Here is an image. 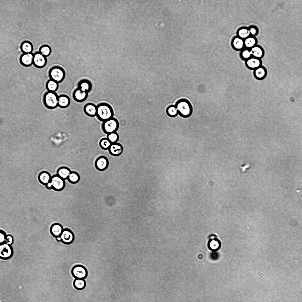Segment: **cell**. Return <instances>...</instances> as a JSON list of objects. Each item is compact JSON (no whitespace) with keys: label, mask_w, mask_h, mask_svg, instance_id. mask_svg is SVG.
Returning <instances> with one entry per match:
<instances>
[{"label":"cell","mask_w":302,"mask_h":302,"mask_svg":"<svg viewBox=\"0 0 302 302\" xmlns=\"http://www.w3.org/2000/svg\"><path fill=\"white\" fill-rule=\"evenodd\" d=\"M114 111L112 106L108 103L102 102L97 105L96 116L103 122L113 117Z\"/></svg>","instance_id":"6da1fadb"},{"label":"cell","mask_w":302,"mask_h":302,"mask_svg":"<svg viewBox=\"0 0 302 302\" xmlns=\"http://www.w3.org/2000/svg\"><path fill=\"white\" fill-rule=\"evenodd\" d=\"M175 105L178 115L183 118H187L192 114L193 108L190 102L187 99H181L178 100Z\"/></svg>","instance_id":"7a4b0ae2"},{"label":"cell","mask_w":302,"mask_h":302,"mask_svg":"<svg viewBox=\"0 0 302 302\" xmlns=\"http://www.w3.org/2000/svg\"><path fill=\"white\" fill-rule=\"evenodd\" d=\"M58 96L55 92L47 91L43 95V101L45 106L53 109L58 106Z\"/></svg>","instance_id":"3957f363"},{"label":"cell","mask_w":302,"mask_h":302,"mask_svg":"<svg viewBox=\"0 0 302 302\" xmlns=\"http://www.w3.org/2000/svg\"><path fill=\"white\" fill-rule=\"evenodd\" d=\"M48 75L50 79L59 83L64 79L65 73L64 70L62 67L59 66H54L50 69Z\"/></svg>","instance_id":"277c9868"},{"label":"cell","mask_w":302,"mask_h":302,"mask_svg":"<svg viewBox=\"0 0 302 302\" xmlns=\"http://www.w3.org/2000/svg\"><path fill=\"white\" fill-rule=\"evenodd\" d=\"M119 127L118 120L114 117L103 122L102 125L103 131L107 134L116 132Z\"/></svg>","instance_id":"5b68a950"},{"label":"cell","mask_w":302,"mask_h":302,"mask_svg":"<svg viewBox=\"0 0 302 302\" xmlns=\"http://www.w3.org/2000/svg\"><path fill=\"white\" fill-rule=\"evenodd\" d=\"M49 188H52L57 191H60L64 188L65 186V180L57 175H55L51 177L50 182L47 185Z\"/></svg>","instance_id":"8992f818"},{"label":"cell","mask_w":302,"mask_h":302,"mask_svg":"<svg viewBox=\"0 0 302 302\" xmlns=\"http://www.w3.org/2000/svg\"><path fill=\"white\" fill-rule=\"evenodd\" d=\"M71 273L75 279H83L86 278L88 274L86 268L81 265H76L73 266L71 270Z\"/></svg>","instance_id":"52a82bcc"},{"label":"cell","mask_w":302,"mask_h":302,"mask_svg":"<svg viewBox=\"0 0 302 302\" xmlns=\"http://www.w3.org/2000/svg\"><path fill=\"white\" fill-rule=\"evenodd\" d=\"M208 239L207 246L209 250L215 252L219 250L221 242L216 235L211 234L209 236Z\"/></svg>","instance_id":"ba28073f"},{"label":"cell","mask_w":302,"mask_h":302,"mask_svg":"<svg viewBox=\"0 0 302 302\" xmlns=\"http://www.w3.org/2000/svg\"><path fill=\"white\" fill-rule=\"evenodd\" d=\"M47 63L46 57L42 55L39 51L34 53L33 64L37 68L44 67Z\"/></svg>","instance_id":"9c48e42d"},{"label":"cell","mask_w":302,"mask_h":302,"mask_svg":"<svg viewBox=\"0 0 302 302\" xmlns=\"http://www.w3.org/2000/svg\"><path fill=\"white\" fill-rule=\"evenodd\" d=\"M109 165V161L107 157L104 156L99 157L95 162V166L96 169L100 171L106 170Z\"/></svg>","instance_id":"30bf717a"},{"label":"cell","mask_w":302,"mask_h":302,"mask_svg":"<svg viewBox=\"0 0 302 302\" xmlns=\"http://www.w3.org/2000/svg\"><path fill=\"white\" fill-rule=\"evenodd\" d=\"M60 237L61 241L65 244H70L72 243L74 239L73 233L68 229H64Z\"/></svg>","instance_id":"8fae6325"},{"label":"cell","mask_w":302,"mask_h":302,"mask_svg":"<svg viewBox=\"0 0 302 302\" xmlns=\"http://www.w3.org/2000/svg\"><path fill=\"white\" fill-rule=\"evenodd\" d=\"M34 53H23L20 57L19 60L21 65L24 67L31 66L33 63Z\"/></svg>","instance_id":"7c38bea8"},{"label":"cell","mask_w":302,"mask_h":302,"mask_svg":"<svg viewBox=\"0 0 302 302\" xmlns=\"http://www.w3.org/2000/svg\"><path fill=\"white\" fill-rule=\"evenodd\" d=\"M88 93L83 91L77 88L73 91V97L78 102H82L85 101L88 96Z\"/></svg>","instance_id":"4fadbf2b"},{"label":"cell","mask_w":302,"mask_h":302,"mask_svg":"<svg viewBox=\"0 0 302 302\" xmlns=\"http://www.w3.org/2000/svg\"><path fill=\"white\" fill-rule=\"evenodd\" d=\"M245 64L248 69L254 70L262 65L261 59L252 57L245 60Z\"/></svg>","instance_id":"5bb4252c"},{"label":"cell","mask_w":302,"mask_h":302,"mask_svg":"<svg viewBox=\"0 0 302 302\" xmlns=\"http://www.w3.org/2000/svg\"><path fill=\"white\" fill-rule=\"evenodd\" d=\"M123 150V146L121 144L116 142L111 144L108 150L111 155L118 156L122 153Z\"/></svg>","instance_id":"9a60e30c"},{"label":"cell","mask_w":302,"mask_h":302,"mask_svg":"<svg viewBox=\"0 0 302 302\" xmlns=\"http://www.w3.org/2000/svg\"><path fill=\"white\" fill-rule=\"evenodd\" d=\"M83 109L84 113L87 116L91 117L96 116L97 106L94 104L89 103L86 104Z\"/></svg>","instance_id":"2e32d148"},{"label":"cell","mask_w":302,"mask_h":302,"mask_svg":"<svg viewBox=\"0 0 302 302\" xmlns=\"http://www.w3.org/2000/svg\"><path fill=\"white\" fill-rule=\"evenodd\" d=\"M253 75L257 80H262L267 76V71L265 67L262 65L253 70Z\"/></svg>","instance_id":"e0dca14e"},{"label":"cell","mask_w":302,"mask_h":302,"mask_svg":"<svg viewBox=\"0 0 302 302\" xmlns=\"http://www.w3.org/2000/svg\"><path fill=\"white\" fill-rule=\"evenodd\" d=\"M78 88L83 91L88 93L92 88V84L89 80L84 79L81 80L78 82Z\"/></svg>","instance_id":"ac0fdd59"},{"label":"cell","mask_w":302,"mask_h":302,"mask_svg":"<svg viewBox=\"0 0 302 302\" xmlns=\"http://www.w3.org/2000/svg\"><path fill=\"white\" fill-rule=\"evenodd\" d=\"M252 57L261 59L265 54V51L263 48L261 46L257 45L250 49Z\"/></svg>","instance_id":"d6986e66"},{"label":"cell","mask_w":302,"mask_h":302,"mask_svg":"<svg viewBox=\"0 0 302 302\" xmlns=\"http://www.w3.org/2000/svg\"><path fill=\"white\" fill-rule=\"evenodd\" d=\"M70 103V100L69 97L65 94H61L58 96V106L62 108H65L68 107Z\"/></svg>","instance_id":"ffe728a7"},{"label":"cell","mask_w":302,"mask_h":302,"mask_svg":"<svg viewBox=\"0 0 302 302\" xmlns=\"http://www.w3.org/2000/svg\"><path fill=\"white\" fill-rule=\"evenodd\" d=\"M232 45L233 47L237 50H242L245 48L244 40L237 36L233 39Z\"/></svg>","instance_id":"44dd1931"},{"label":"cell","mask_w":302,"mask_h":302,"mask_svg":"<svg viewBox=\"0 0 302 302\" xmlns=\"http://www.w3.org/2000/svg\"><path fill=\"white\" fill-rule=\"evenodd\" d=\"M51 177L52 176L48 172L43 171L39 174L38 178L40 183L46 186L50 182Z\"/></svg>","instance_id":"7402d4cb"},{"label":"cell","mask_w":302,"mask_h":302,"mask_svg":"<svg viewBox=\"0 0 302 302\" xmlns=\"http://www.w3.org/2000/svg\"><path fill=\"white\" fill-rule=\"evenodd\" d=\"M64 229L62 226L59 223L52 224L50 228V232L52 235L56 238L60 237Z\"/></svg>","instance_id":"603a6c76"},{"label":"cell","mask_w":302,"mask_h":302,"mask_svg":"<svg viewBox=\"0 0 302 302\" xmlns=\"http://www.w3.org/2000/svg\"><path fill=\"white\" fill-rule=\"evenodd\" d=\"M71 171L68 167L63 166L59 168L58 169L57 171V175L65 180L68 179Z\"/></svg>","instance_id":"cb8c5ba5"},{"label":"cell","mask_w":302,"mask_h":302,"mask_svg":"<svg viewBox=\"0 0 302 302\" xmlns=\"http://www.w3.org/2000/svg\"><path fill=\"white\" fill-rule=\"evenodd\" d=\"M245 48L250 49L257 45V40L255 37L250 36L244 40Z\"/></svg>","instance_id":"d4e9b609"},{"label":"cell","mask_w":302,"mask_h":302,"mask_svg":"<svg viewBox=\"0 0 302 302\" xmlns=\"http://www.w3.org/2000/svg\"><path fill=\"white\" fill-rule=\"evenodd\" d=\"M20 48L23 53H31L33 50V45L30 41L25 40L21 43Z\"/></svg>","instance_id":"484cf974"},{"label":"cell","mask_w":302,"mask_h":302,"mask_svg":"<svg viewBox=\"0 0 302 302\" xmlns=\"http://www.w3.org/2000/svg\"><path fill=\"white\" fill-rule=\"evenodd\" d=\"M237 34L238 37L243 40L251 36L249 27H243L239 28Z\"/></svg>","instance_id":"4316f807"},{"label":"cell","mask_w":302,"mask_h":302,"mask_svg":"<svg viewBox=\"0 0 302 302\" xmlns=\"http://www.w3.org/2000/svg\"><path fill=\"white\" fill-rule=\"evenodd\" d=\"M58 83L51 79L46 83L45 86L47 91L55 92L58 88Z\"/></svg>","instance_id":"83f0119b"},{"label":"cell","mask_w":302,"mask_h":302,"mask_svg":"<svg viewBox=\"0 0 302 302\" xmlns=\"http://www.w3.org/2000/svg\"><path fill=\"white\" fill-rule=\"evenodd\" d=\"M73 285L76 289L78 290H81L85 287L86 282L84 279H75L73 282Z\"/></svg>","instance_id":"f1b7e54d"},{"label":"cell","mask_w":302,"mask_h":302,"mask_svg":"<svg viewBox=\"0 0 302 302\" xmlns=\"http://www.w3.org/2000/svg\"><path fill=\"white\" fill-rule=\"evenodd\" d=\"M166 112L167 115L171 118L175 117L178 115V113L174 105L169 106L166 108Z\"/></svg>","instance_id":"f546056e"},{"label":"cell","mask_w":302,"mask_h":302,"mask_svg":"<svg viewBox=\"0 0 302 302\" xmlns=\"http://www.w3.org/2000/svg\"><path fill=\"white\" fill-rule=\"evenodd\" d=\"M67 179L70 183L75 184L79 181L80 176L78 172L74 171H71Z\"/></svg>","instance_id":"4dcf8cb0"},{"label":"cell","mask_w":302,"mask_h":302,"mask_svg":"<svg viewBox=\"0 0 302 302\" xmlns=\"http://www.w3.org/2000/svg\"><path fill=\"white\" fill-rule=\"evenodd\" d=\"M39 52L43 55L46 57L49 56L51 52V49L47 45H43L39 48Z\"/></svg>","instance_id":"1f68e13d"},{"label":"cell","mask_w":302,"mask_h":302,"mask_svg":"<svg viewBox=\"0 0 302 302\" xmlns=\"http://www.w3.org/2000/svg\"><path fill=\"white\" fill-rule=\"evenodd\" d=\"M111 144L107 137L101 139L99 142V145L100 148L105 150H108Z\"/></svg>","instance_id":"d6a6232c"},{"label":"cell","mask_w":302,"mask_h":302,"mask_svg":"<svg viewBox=\"0 0 302 302\" xmlns=\"http://www.w3.org/2000/svg\"><path fill=\"white\" fill-rule=\"evenodd\" d=\"M240 55L241 58L245 61L252 57L250 49L245 48L242 50Z\"/></svg>","instance_id":"836d02e7"},{"label":"cell","mask_w":302,"mask_h":302,"mask_svg":"<svg viewBox=\"0 0 302 302\" xmlns=\"http://www.w3.org/2000/svg\"><path fill=\"white\" fill-rule=\"evenodd\" d=\"M107 138L112 144L117 142L119 136L118 133L116 132L107 134Z\"/></svg>","instance_id":"e575fe53"},{"label":"cell","mask_w":302,"mask_h":302,"mask_svg":"<svg viewBox=\"0 0 302 302\" xmlns=\"http://www.w3.org/2000/svg\"><path fill=\"white\" fill-rule=\"evenodd\" d=\"M249 27L251 36L255 37L257 35L259 32V30L256 26H251Z\"/></svg>","instance_id":"d590c367"},{"label":"cell","mask_w":302,"mask_h":302,"mask_svg":"<svg viewBox=\"0 0 302 302\" xmlns=\"http://www.w3.org/2000/svg\"><path fill=\"white\" fill-rule=\"evenodd\" d=\"M210 257L212 260H216L219 258V253L216 252H213L210 254Z\"/></svg>","instance_id":"8d00e7d4"},{"label":"cell","mask_w":302,"mask_h":302,"mask_svg":"<svg viewBox=\"0 0 302 302\" xmlns=\"http://www.w3.org/2000/svg\"><path fill=\"white\" fill-rule=\"evenodd\" d=\"M6 236L4 232H2L1 230L0 233V242L1 243H3L4 241L6 239Z\"/></svg>","instance_id":"74e56055"},{"label":"cell","mask_w":302,"mask_h":302,"mask_svg":"<svg viewBox=\"0 0 302 302\" xmlns=\"http://www.w3.org/2000/svg\"><path fill=\"white\" fill-rule=\"evenodd\" d=\"M7 240L8 242L7 244H11L12 243L13 238L10 235H8L6 236V239Z\"/></svg>","instance_id":"f35d334b"},{"label":"cell","mask_w":302,"mask_h":302,"mask_svg":"<svg viewBox=\"0 0 302 302\" xmlns=\"http://www.w3.org/2000/svg\"><path fill=\"white\" fill-rule=\"evenodd\" d=\"M56 240L58 241H61V238L60 237H58L56 238Z\"/></svg>","instance_id":"ab89813d"}]
</instances>
